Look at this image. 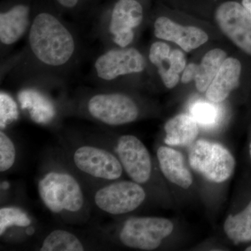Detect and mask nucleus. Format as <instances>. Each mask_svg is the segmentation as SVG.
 I'll use <instances>...</instances> for the list:
<instances>
[{
	"mask_svg": "<svg viewBox=\"0 0 251 251\" xmlns=\"http://www.w3.org/2000/svg\"><path fill=\"white\" fill-rule=\"evenodd\" d=\"M29 43L36 58L52 67L64 65L75 51V41L70 31L57 18L47 13H41L34 18Z\"/></svg>",
	"mask_w": 251,
	"mask_h": 251,
	"instance_id": "1",
	"label": "nucleus"
},
{
	"mask_svg": "<svg viewBox=\"0 0 251 251\" xmlns=\"http://www.w3.org/2000/svg\"><path fill=\"white\" fill-rule=\"evenodd\" d=\"M38 189L44 205L54 214H77L85 206L80 183L65 172H49L39 181Z\"/></svg>",
	"mask_w": 251,
	"mask_h": 251,
	"instance_id": "2",
	"label": "nucleus"
},
{
	"mask_svg": "<svg viewBox=\"0 0 251 251\" xmlns=\"http://www.w3.org/2000/svg\"><path fill=\"white\" fill-rule=\"evenodd\" d=\"M192 169L211 182H224L233 174L236 162L224 145L206 140L192 145L188 156Z\"/></svg>",
	"mask_w": 251,
	"mask_h": 251,
	"instance_id": "3",
	"label": "nucleus"
},
{
	"mask_svg": "<svg viewBox=\"0 0 251 251\" xmlns=\"http://www.w3.org/2000/svg\"><path fill=\"white\" fill-rule=\"evenodd\" d=\"M174 225L171 220L159 217H132L122 226L119 239L130 249L153 251L171 235Z\"/></svg>",
	"mask_w": 251,
	"mask_h": 251,
	"instance_id": "4",
	"label": "nucleus"
},
{
	"mask_svg": "<svg viewBox=\"0 0 251 251\" xmlns=\"http://www.w3.org/2000/svg\"><path fill=\"white\" fill-rule=\"evenodd\" d=\"M146 193L134 181H118L99 188L94 202L100 210L110 215H122L135 210L145 201Z\"/></svg>",
	"mask_w": 251,
	"mask_h": 251,
	"instance_id": "5",
	"label": "nucleus"
},
{
	"mask_svg": "<svg viewBox=\"0 0 251 251\" xmlns=\"http://www.w3.org/2000/svg\"><path fill=\"white\" fill-rule=\"evenodd\" d=\"M87 109L94 119L109 126L131 123L139 115V110L133 100L120 93L94 95L89 100Z\"/></svg>",
	"mask_w": 251,
	"mask_h": 251,
	"instance_id": "6",
	"label": "nucleus"
},
{
	"mask_svg": "<svg viewBox=\"0 0 251 251\" xmlns=\"http://www.w3.org/2000/svg\"><path fill=\"white\" fill-rule=\"evenodd\" d=\"M73 161L81 173L105 181L120 179L124 171L118 157L93 145L79 147L73 154Z\"/></svg>",
	"mask_w": 251,
	"mask_h": 251,
	"instance_id": "7",
	"label": "nucleus"
},
{
	"mask_svg": "<svg viewBox=\"0 0 251 251\" xmlns=\"http://www.w3.org/2000/svg\"><path fill=\"white\" fill-rule=\"evenodd\" d=\"M223 33L246 53L251 55V14L243 5L226 1L215 14Z\"/></svg>",
	"mask_w": 251,
	"mask_h": 251,
	"instance_id": "8",
	"label": "nucleus"
},
{
	"mask_svg": "<svg viewBox=\"0 0 251 251\" xmlns=\"http://www.w3.org/2000/svg\"><path fill=\"white\" fill-rule=\"evenodd\" d=\"M116 152L130 179L140 184L148 182L152 165L150 152L141 140L134 135H122L117 140Z\"/></svg>",
	"mask_w": 251,
	"mask_h": 251,
	"instance_id": "9",
	"label": "nucleus"
},
{
	"mask_svg": "<svg viewBox=\"0 0 251 251\" xmlns=\"http://www.w3.org/2000/svg\"><path fill=\"white\" fill-rule=\"evenodd\" d=\"M145 67L143 56L133 48L110 50L100 55L95 62L98 77L108 81L121 75L143 72Z\"/></svg>",
	"mask_w": 251,
	"mask_h": 251,
	"instance_id": "10",
	"label": "nucleus"
},
{
	"mask_svg": "<svg viewBox=\"0 0 251 251\" xmlns=\"http://www.w3.org/2000/svg\"><path fill=\"white\" fill-rule=\"evenodd\" d=\"M143 19V9L136 0H120L112 11L109 31L115 44L121 48L129 45L134 38L133 29Z\"/></svg>",
	"mask_w": 251,
	"mask_h": 251,
	"instance_id": "11",
	"label": "nucleus"
},
{
	"mask_svg": "<svg viewBox=\"0 0 251 251\" xmlns=\"http://www.w3.org/2000/svg\"><path fill=\"white\" fill-rule=\"evenodd\" d=\"M149 58L158 68V74L167 88L177 85L179 74L184 70L186 60L184 54L179 50H173L166 43H153L150 48Z\"/></svg>",
	"mask_w": 251,
	"mask_h": 251,
	"instance_id": "12",
	"label": "nucleus"
},
{
	"mask_svg": "<svg viewBox=\"0 0 251 251\" xmlns=\"http://www.w3.org/2000/svg\"><path fill=\"white\" fill-rule=\"evenodd\" d=\"M154 34L158 39L174 42L187 52L198 49L209 39L202 29L180 25L166 17L158 18L155 21Z\"/></svg>",
	"mask_w": 251,
	"mask_h": 251,
	"instance_id": "13",
	"label": "nucleus"
},
{
	"mask_svg": "<svg viewBox=\"0 0 251 251\" xmlns=\"http://www.w3.org/2000/svg\"><path fill=\"white\" fill-rule=\"evenodd\" d=\"M241 73L242 64L238 59L233 57L226 59L206 91L208 100L215 103L226 100L239 85Z\"/></svg>",
	"mask_w": 251,
	"mask_h": 251,
	"instance_id": "14",
	"label": "nucleus"
},
{
	"mask_svg": "<svg viewBox=\"0 0 251 251\" xmlns=\"http://www.w3.org/2000/svg\"><path fill=\"white\" fill-rule=\"evenodd\" d=\"M157 158L161 172L168 181L187 189L193 183V176L182 153L174 149L161 146L157 150Z\"/></svg>",
	"mask_w": 251,
	"mask_h": 251,
	"instance_id": "15",
	"label": "nucleus"
},
{
	"mask_svg": "<svg viewBox=\"0 0 251 251\" xmlns=\"http://www.w3.org/2000/svg\"><path fill=\"white\" fill-rule=\"evenodd\" d=\"M29 24V9L20 4L0 14V41L4 45H12L25 33Z\"/></svg>",
	"mask_w": 251,
	"mask_h": 251,
	"instance_id": "16",
	"label": "nucleus"
},
{
	"mask_svg": "<svg viewBox=\"0 0 251 251\" xmlns=\"http://www.w3.org/2000/svg\"><path fill=\"white\" fill-rule=\"evenodd\" d=\"M165 143L169 146H189L199 134L198 123L191 115H176L166 122Z\"/></svg>",
	"mask_w": 251,
	"mask_h": 251,
	"instance_id": "17",
	"label": "nucleus"
},
{
	"mask_svg": "<svg viewBox=\"0 0 251 251\" xmlns=\"http://www.w3.org/2000/svg\"><path fill=\"white\" fill-rule=\"evenodd\" d=\"M226 59L227 54L221 49H213L206 52L198 67L195 79L196 88L199 92L207 90Z\"/></svg>",
	"mask_w": 251,
	"mask_h": 251,
	"instance_id": "18",
	"label": "nucleus"
},
{
	"mask_svg": "<svg viewBox=\"0 0 251 251\" xmlns=\"http://www.w3.org/2000/svg\"><path fill=\"white\" fill-rule=\"evenodd\" d=\"M224 231L234 244L251 242V201L242 212L227 216Z\"/></svg>",
	"mask_w": 251,
	"mask_h": 251,
	"instance_id": "19",
	"label": "nucleus"
},
{
	"mask_svg": "<svg viewBox=\"0 0 251 251\" xmlns=\"http://www.w3.org/2000/svg\"><path fill=\"white\" fill-rule=\"evenodd\" d=\"M83 244L75 234L64 230L52 231L43 242L41 251H82Z\"/></svg>",
	"mask_w": 251,
	"mask_h": 251,
	"instance_id": "20",
	"label": "nucleus"
},
{
	"mask_svg": "<svg viewBox=\"0 0 251 251\" xmlns=\"http://www.w3.org/2000/svg\"><path fill=\"white\" fill-rule=\"evenodd\" d=\"M215 103L199 101L195 102L190 109L191 116L202 126H214L221 117V111Z\"/></svg>",
	"mask_w": 251,
	"mask_h": 251,
	"instance_id": "21",
	"label": "nucleus"
},
{
	"mask_svg": "<svg viewBox=\"0 0 251 251\" xmlns=\"http://www.w3.org/2000/svg\"><path fill=\"white\" fill-rule=\"evenodd\" d=\"M31 220L25 211L15 206H5L0 209V235L10 227H26L30 226Z\"/></svg>",
	"mask_w": 251,
	"mask_h": 251,
	"instance_id": "22",
	"label": "nucleus"
},
{
	"mask_svg": "<svg viewBox=\"0 0 251 251\" xmlns=\"http://www.w3.org/2000/svg\"><path fill=\"white\" fill-rule=\"evenodd\" d=\"M16 161V148L11 138L3 130L0 132V171L11 169Z\"/></svg>",
	"mask_w": 251,
	"mask_h": 251,
	"instance_id": "23",
	"label": "nucleus"
},
{
	"mask_svg": "<svg viewBox=\"0 0 251 251\" xmlns=\"http://www.w3.org/2000/svg\"><path fill=\"white\" fill-rule=\"evenodd\" d=\"M18 117L17 104L4 92L0 94V126L4 128Z\"/></svg>",
	"mask_w": 251,
	"mask_h": 251,
	"instance_id": "24",
	"label": "nucleus"
},
{
	"mask_svg": "<svg viewBox=\"0 0 251 251\" xmlns=\"http://www.w3.org/2000/svg\"><path fill=\"white\" fill-rule=\"evenodd\" d=\"M198 67H199V65L193 64V63L188 64L185 67L184 73H183L182 76H181V82L183 83L187 84L191 81L195 80L196 75H197Z\"/></svg>",
	"mask_w": 251,
	"mask_h": 251,
	"instance_id": "25",
	"label": "nucleus"
},
{
	"mask_svg": "<svg viewBox=\"0 0 251 251\" xmlns=\"http://www.w3.org/2000/svg\"><path fill=\"white\" fill-rule=\"evenodd\" d=\"M57 1H58L59 4L62 5L63 6L72 8L77 4L78 0H57Z\"/></svg>",
	"mask_w": 251,
	"mask_h": 251,
	"instance_id": "26",
	"label": "nucleus"
},
{
	"mask_svg": "<svg viewBox=\"0 0 251 251\" xmlns=\"http://www.w3.org/2000/svg\"><path fill=\"white\" fill-rule=\"evenodd\" d=\"M242 5L251 14V0H243Z\"/></svg>",
	"mask_w": 251,
	"mask_h": 251,
	"instance_id": "27",
	"label": "nucleus"
},
{
	"mask_svg": "<svg viewBox=\"0 0 251 251\" xmlns=\"http://www.w3.org/2000/svg\"><path fill=\"white\" fill-rule=\"evenodd\" d=\"M247 251H251V247H248L247 249H246Z\"/></svg>",
	"mask_w": 251,
	"mask_h": 251,
	"instance_id": "28",
	"label": "nucleus"
},
{
	"mask_svg": "<svg viewBox=\"0 0 251 251\" xmlns=\"http://www.w3.org/2000/svg\"><path fill=\"white\" fill-rule=\"evenodd\" d=\"M250 156L251 158V143H250Z\"/></svg>",
	"mask_w": 251,
	"mask_h": 251,
	"instance_id": "29",
	"label": "nucleus"
}]
</instances>
